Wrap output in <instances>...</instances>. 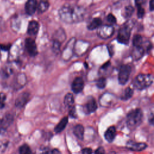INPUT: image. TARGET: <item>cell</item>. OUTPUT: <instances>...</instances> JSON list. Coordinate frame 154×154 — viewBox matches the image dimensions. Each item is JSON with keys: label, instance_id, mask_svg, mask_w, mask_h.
I'll return each instance as SVG.
<instances>
[{"label": "cell", "instance_id": "obj_39", "mask_svg": "<svg viewBox=\"0 0 154 154\" xmlns=\"http://www.w3.org/2000/svg\"><path fill=\"white\" fill-rule=\"evenodd\" d=\"M110 65V62L109 61H107L106 63H105L104 64H103V66H102V69H106Z\"/></svg>", "mask_w": 154, "mask_h": 154}, {"label": "cell", "instance_id": "obj_24", "mask_svg": "<svg viewBox=\"0 0 154 154\" xmlns=\"http://www.w3.org/2000/svg\"><path fill=\"white\" fill-rule=\"evenodd\" d=\"M134 11V7L132 5H127L125 7L124 11H123V16H124L125 17L129 18L132 15Z\"/></svg>", "mask_w": 154, "mask_h": 154}, {"label": "cell", "instance_id": "obj_6", "mask_svg": "<svg viewBox=\"0 0 154 154\" xmlns=\"http://www.w3.org/2000/svg\"><path fill=\"white\" fill-rule=\"evenodd\" d=\"M114 29L111 25H101L97 31L98 35L103 39H107L111 37L114 34Z\"/></svg>", "mask_w": 154, "mask_h": 154}, {"label": "cell", "instance_id": "obj_31", "mask_svg": "<svg viewBox=\"0 0 154 154\" xmlns=\"http://www.w3.org/2000/svg\"><path fill=\"white\" fill-rule=\"evenodd\" d=\"M6 95L3 93H0V108H2L5 105Z\"/></svg>", "mask_w": 154, "mask_h": 154}, {"label": "cell", "instance_id": "obj_40", "mask_svg": "<svg viewBox=\"0 0 154 154\" xmlns=\"http://www.w3.org/2000/svg\"><path fill=\"white\" fill-rule=\"evenodd\" d=\"M112 45H110V46L108 47V50H109L110 56H112V55L113 54V51H112Z\"/></svg>", "mask_w": 154, "mask_h": 154}, {"label": "cell", "instance_id": "obj_4", "mask_svg": "<svg viewBox=\"0 0 154 154\" xmlns=\"http://www.w3.org/2000/svg\"><path fill=\"white\" fill-rule=\"evenodd\" d=\"M132 30V24L129 22H126L123 24L119 29L117 40L119 43L127 45L129 43V40L131 37V33Z\"/></svg>", "mask_w": 154, "mask_h": 154}, {"label": "cell", "instance_id": "obj_33", "mask_svg": "<svg viewBox=\"0 0 154 154\" xmlns=\"http://www.w3.org/2000/svg\"><path fill=\"white\" fill-rule=\"evenodd\" d=\"M94 154H105V149L103 147H99L97 149H96L94 151Z\"/></svg>", "mask_w": 154, "mask_h": 154}, {"label": "cell", "instance_id": "obj_14", "mask_svg": "<svg viewBox=\"0 0 154 154\" xmlns=\"http://www.w3.org/2000/svg\"><path fill=\"white\" fill-rule=\"evenodd\" d=\"M39 29V23L36 20H31L28 25L27 33L29 35H35Z\"/></svg>", "mask_w": 154, "mask_h": 154}, {"label": "cell", "instance_id": "obj_26", "mask_svg": "<svg viewBox=\"0 0 154 154\" xmlns=\"http://www.w3.org/2000/svg\"><path fill=\"white\" fill-rule=\"evenodd\" d=\"M61 43L60 42H59L57 40L53 39V42H52V51L55 54H58V52H60Z\"/></svg>", "mask_w": 154, "mask_h": 154}, {"label": "cell", "instance_id": "obj_38", "mask_svg": "<svg viewBox=\"0 0 154 154\" xmlns=\"http://www.w3.org/2000/svg\"><path fill=\"white\" fill-rule=\"evenodd\" d=\"M153 118H154L153 114V113H152L151 115L149 117V123L152 125L153 124Z\"/></svg>", "mask_w": 154, "mask_h": 154}, {"label": "cell", "instance_id": "obj_25", "mask_svg": "<svg viewBox=\"0 0 154 154\" xmlns=\"http://www.w3.org/2000/svg\"><path fill=\"white\" fill-rule=\"evenodd\" d=\"M19 152V154H31V150L28 144H24L20 146Z\"/></svg>", "mask_w": 154, "mask_h": 154}, {"label": "cell", "instance_id": "obj_3", "mask_svg": "<svg viewBox=\"0 0 154 154\" xmlns=\"http://www.w3.org/2000/svg\"><path fill=\"white\" fill-rule=\"evenodd\" d=\"M153 82V77L149 74H139L132 81L133 87L138 90L148 88Z\"/></svg>", "mask_w": 154, "mask_h": 154}, {"label": "cell", "instance_id": "obj_18", "mask_svg": "<svg viewBox=\"0 0 154 154\" xmlns=\"http://www.w3.org/2000/svg\"><path fill=\"white\" fill-rule=\"evenodd\" d=\"M102 25V20L99 17L93 18L87 25V28L89 30H94L99 28Z\"/></svg>", "mask_w": 154, "mask_h": 154}, {"label": "cell", "instance_id": "obj_12", "mask_svg": "<svg viewBox=\"0 0 154 154\" xmlns=\"http://www.w3.org/2000/svg\"><path fill=\"white\" fill-rule=\"evenodd\" d=\"M37 8V0H27L25 5V12L28 15H32Z\"/></svg>", "mask_w": 154, "mask_h": 154}, {"label": "cell", "instance_id": "obj_1", "mask_svg": "<svg viewBox=\"0 0 154 154\" xmlns=\"http://www.w3.org/2000/svg\"><path fill=\"white\" fill-rule=\"evenodd\" d=\"M61 20L67 23H73L82 21L85 14V10L80 6L65 4L58 11Z\"/></svg>", "mask_w": 154, "mask_h": 154}, {"label": "cell", "instance_id": "obj_13", "mask_svg": "<svg viewBox=\"0 0 154 154\" xmlns=\"http://www.w3.org/2000/svg\"><path fill=\"white\" fill-rule=\"evenodd\" d=\"M145 51L146 50L143 45L140 46H134L131 54L133 60L137 61L140 59L144 55Z\"/></svg>", "mask_w": 154, "mask_h": 154}, {"label": "cell", "instance_id": "obj_22", "mask_svg": "<svg viewBox=\"0 0 154 154\" xmlns=\"http://www.w3.org/2000/svg\"><path fill=\"white\" fill-rule=\"evenodd\" d=\"M74 97L72 93H67L64 98V104L66 106L69 108L72 106H73L74 103Z\"/></svg>", "mask_w": 154, "mask_h": 154}, {"label": "cell", "instance_id": "obj_30", "mask_svg": "<svg viewBox=\"0 0 154 154\" xmlns=\"http://www.w3.org/2000/svg\"><path fill=\"white\" fill-rule=\"evenodd\" d=\"M107 20L108 21V22L110 24H114L115 23H116L117 20L116 17L111 13H109L108 14L107 16Z\"/></svg>", "mask_w": 154, "mask_h": 154}, {"label": "cell", "instance_id": "obj_10", "mask_svg": "<svg viewBox=\"0 0 154 154\" xmlns=\"http://www.w3.org/2000/svg\"><path fill=\"white\" fill-rule=\"evenodd\" d=\"M97 109V103L93 97H90L83 106V110L85 114H90Z\"/></svg>", "mask_w": 154, "mask_h": 154}, {"label": "cell", "instance_id": "obj_29", "mask_svg": "<svg viewBox=\"0 0 154 154\" xmlns=\"http://www.w3.org/2000/svg\"><path fill=\"white\" fill-rule=\"evenodd\" d=\"M145 13L144 8L143 6H137V16L139 18H142Z\"/></svg>", "mask_w": 154, "mask_h": 154}, {"label": "cell", "instance_id": "obj_32", "mask_svg": "<svg viewBox=\"0 0 154 154\" xmlns=\"http://www.w3.org/2000/svg\"><path fill=\"white\" fill-rule=\"evenodd\" d=\"M41 154H61L60 151L57 149H54L49 150H46L43 152Z\"/></svg>", "mask_w": 154, "mask_h": 154}, {"label": "cell", "instance_id": "obj_34", "mask_svg": "<svg viewBox=\"0 0 154 154\" xmlns=\"http://www.w3.org/2000/svg\"><path fill=\"white\" fill-rule=\"evenodd\" d=\"M81 154H92V149L88 147L84 148L82 149Z\"/></svg>", "mask_w": 154, "mask_h": 154}, {"label": "cell", "instance_id": "obj_23", "mask_svg": "<svg viewBox=\"0 0 154 154\" xmlns=\"http://www.w3.org/2000/svg\"><path fill=\"white\" fill-rule=\"evenodd\" d=\"M132 44L134 46H140L143 44V37L140 34H136L132 39Z\"/></svg>", "mask_w": 154, "mask_h": 154}, {"label": "cell", "instance_id": "obj_20", "mask_svg": "<svg viewBox=\"0 0 154 154\" xmlns=\"http://www.w3.org/2000/svg\"><path fill=\"white\" fill-rule=\"evenodd\" d=\"M49 7V2L48 0H40L38 4H37V11L38 13H43L48 10Z\"/></svg>", "mask_w": 154, "mask_h": 154}, {"label": "cell", "instance_id": "obj_21", "mask_svg": "<svg viewBox=\"0 0 154 154\" xmlns=\"http://www.w3.org/2000/svg\"><path fill=\"white\" fill-rule=\"evenodd\" d=\"M134 94V90L130 87H127L123 91L120 98L123 100H127L132 97Z\"/></svg>", "mask_w": 154, "mask_h": 154}, {"label": "cell", "instance_id": "obj_41", "mask_svg": "<svg viewBox=\"0 0 154 154\" xmlns=\"http://www.w3.org/2000/svg\"><path fill=\"white\" fill-rule=\"evenodd\" d=\"M3 22H3V20H2V18L0 17V29L2 28V25H4V24H3V23H4Z\"/></svg>", "mask_w": 154, "mask_h": 154}, {"label": "cell", "instance_id": "obj_11", "mask_svg": "<svg viewBox=\"0 0 154 154\" xmlns=\"http://www.w3.org/2000/svg\"><path fill=\"white\" fill-rule=\"evenodd\" d=\"M29 99V93L27 92L22 93L16 98L15 101V105L18 108L23 107L28 102Z\"/></svg>", "mask_w": 154, "mask_h": 154}, {"label": "cell", "instance_id": "obj_27", "mask_svg": "<svg viewBox=\"0 0 154 154\" xmlns=\"http://www.w3.org/2000/svg\"><path fill=\"white\" fill-rule=\"evenodd\" d=\"M106 80L104 77L99 78L96 81V86L100 89H103L106 87Z\"/></svg>", "mask_w": 154, "mask_h": 154}, {"label": "cell", "instance_id": "obj_36", "mask_svg": "<svg viewBox=\"0 0 154 154\" xmlns=\"http://www.w3.org/2000/svg\"><path fill=\"white\" fill-rule=\"evenodd\" d=\"M144 2V0H135L136 6H142Z\"/></svg>", "mask_w": 154, "mask_h": 154}, {"label": "cell", "instance_id": "obj_2", "mask_svg": "<svg viewBox=\"0 0 154 154\" xmlns=\"http://www.w3.org/2000/svg\"><path fill=\"white\" fill-rule=\"evenodd\" d=\"M143 114L140 108H135L130 111L126 116V125L128 128L134 129L137 128L143 120Z\"/></svg>", "mask_w": 154, "mask_h": 154}, {"label": "cell", "instance_id": "obj_37", "mask_svg": "<svg viewBox=\"0 0 154 154\" xmlns=\"http://www.w3.org/2000/svg\"><path fill=\"white\" fill-rule=\"evenodd\" d=\"M154 9V0H150L149 1V10L152 11Z\"/></svg>", "mask_w": 154, "mask_h": 154}, {"label": "cell", "instance_id": "obj_15", "mask_svg": "<svg viewBox=\"0 0 154 154\" xmlns=\"http://www.w3.org/2000/svg\"><path fill=\"white\" fill-rule=\"evenodd\" d=\"M116 134V129L114 126L109 127L104 134L105 139L109 143L112 142L114 140Z\"/></svg>", "mask_w": 154, "mask_h": 154}, {"label": "cell", "instance_id": "obj_8", "mask_svg": "<svg viewBox=\"0 0 154 154\" xmlns=\"http://www.w3.org/2000/svg\"><path fill=\"white\" fill-rule=\"evenodd\" d=\"M147 147V145L144 143H138L132 141H129L126 144V147L132 151L140 152L144 150Z\"/></svg>", "mask_w": 154, "mask_h": 154}, {"label": "cell", "instance_id": "obj_5", "mask_svg": "<svg viewBox=\"0 0 154 154\" xmlns=\"http://www.w3.org/2000/svg\"><path fill=\"white\" fill-rule=\"evenodd\" d=\"M131 72V67L128 64H123L120 66L119 75L118 80L120 85H125L128 81L129 76Z\"/></svg>", "mask_w": 154, "mask_h": 154}, {"label": "cell", "instance_id": "obj_28", "mask_svg": "<svg viewBox=\"0 0 154 154\" xmlns=\"http://www.w3.org/2000/svg\"><path fill=\"white\" fill-rule=\"evenodd\" d=\"M69 115L70 117H72L73 119H76L77 115L76 113V109L74 106H72L69 107Z\"/></svg>", "mask_w": 154, "mask_h": 154}, {"label": "cell", "instance_id": "obj_16", "mask_svg": "<svg viewBox=\"0 0 154 154\" xmlns=\"http://www.w3.org/2000/svg\"><path fill=\"white\" fill-rule=\"evenodd\" d=\"M73 132L74 135L76 136L77 138L79 140H83L84 135V128L82 125L78 124L75 126L73 129Z\"/></svg>", "mask_w": 154, "mask_h": 154}, {"label": "cell", "instance_id": "obj_35", "mask_svg": "<svg viewBox=\"0 0 154 154\" xmlns=\"http://www.w3.org/2000/svg\"><path fill=\"white\" fill-rule=\"evenodd\" d=\"M11 47V45L10 44H8V45H0V49L3 50V51H8L10 49Z\"/></svg>", "mask_w": 154, "mask_h": 154}, {"label": "cell", "instance_id": "obj_17", "mask_svg": "<svg viewBox=\"0 0 154 154\" xmlns=\"http://www.w3.org/2000/svg\"><path fill=\"white\" fill-rule=\"evenodd\" d=\"M69 120L68 117H64L60 121V122L56 125V126L54 128V131L56 133H60L61 131H63L66 126L67 125Z\"/></svg>", "mask_w": 154, "mask_h": 154}, {"label": "cell", "instance_id": "obj_9", "mask_svg": "<svg viewBox=\"0 0 154 154\" xmlns=\"http://www.w3.org/2000/svg\"><path fill=\"white\" fill-rule=\"evenodd\" d=\"M84 82L81 77L75 78L71 85L72 90L73 91V93L76 94L81 92L84 88Z\"/></svg>", "mask_w": 154, "mask_h": 154}, {"label": "cell", "instance_id": "obj_19", "mask_svg": "<svg viewBox=\"0 0 154 154\" xmlns=\"http://www.w3.org/2000/svg\"><path fill=\"white\" fill-rule=\"evenodd\" d=\"M13 116H11L10 114L6 115L2 119V121L0 123V128L2 129H5L7 128L8 126H9L11 123L13 122Z\"/></svg>", "mask_w": 154, "mask_h": 154}, {"label": "cell", "instance_id": "obj_7", "mask_svg": "<svg viewBox=\"0 0 154 154\" xmlns=\"http://www.w3.org/2000/svg\"><path fill=\"white\" fill-rule=\"evenodd\" d=\"M25 48L31 57H35L38 54V50L35 42L32 38L28 37L25 40Z\"/></svg>", "mask_w": 154, "mask_h": 154}]
</instances>
